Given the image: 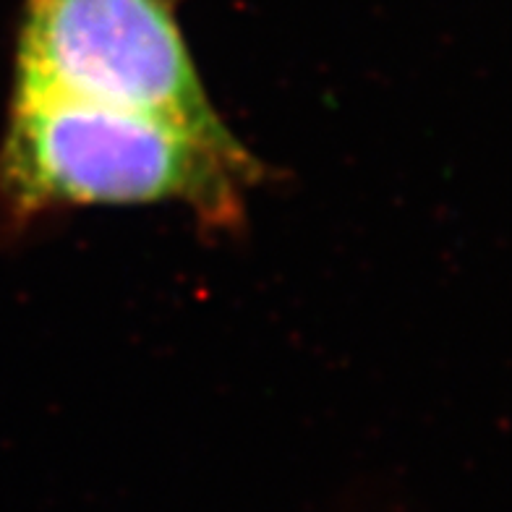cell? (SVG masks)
Wrapping results in <instances>:
<instances>
[{
  "mask_svg": "<svg viewBox=\"0 0 512 512\" xmlns=\"http://www.w3.org/2000/svg\"><path fill=\"white\" fill-rule=\"evenodd\" d=\"M14 95L142 110L223 134L173 0H27Z\"/></svg>",
  "mask_w": 512,
  "mask_h": 512,
  "instance_id": "cell-2",
  "label": "cell"
},
{
  "mask_svg": "<svg viewBox=\"0 0 512 512\" xmlns=\"http://www.w3.org/2000/svg\"><path fill=\"white\" fill-rule=\"evenodd\" d=\"M262 162L233 131L58 95H14L0 139V212L16 223L76 207L181 204L236 230Z\"/></svg>",
  "mask_w": 512,
  "mask_h": 512,
  "instance_id": "cell-1",
  "label": "cell"
}]
</instances>
